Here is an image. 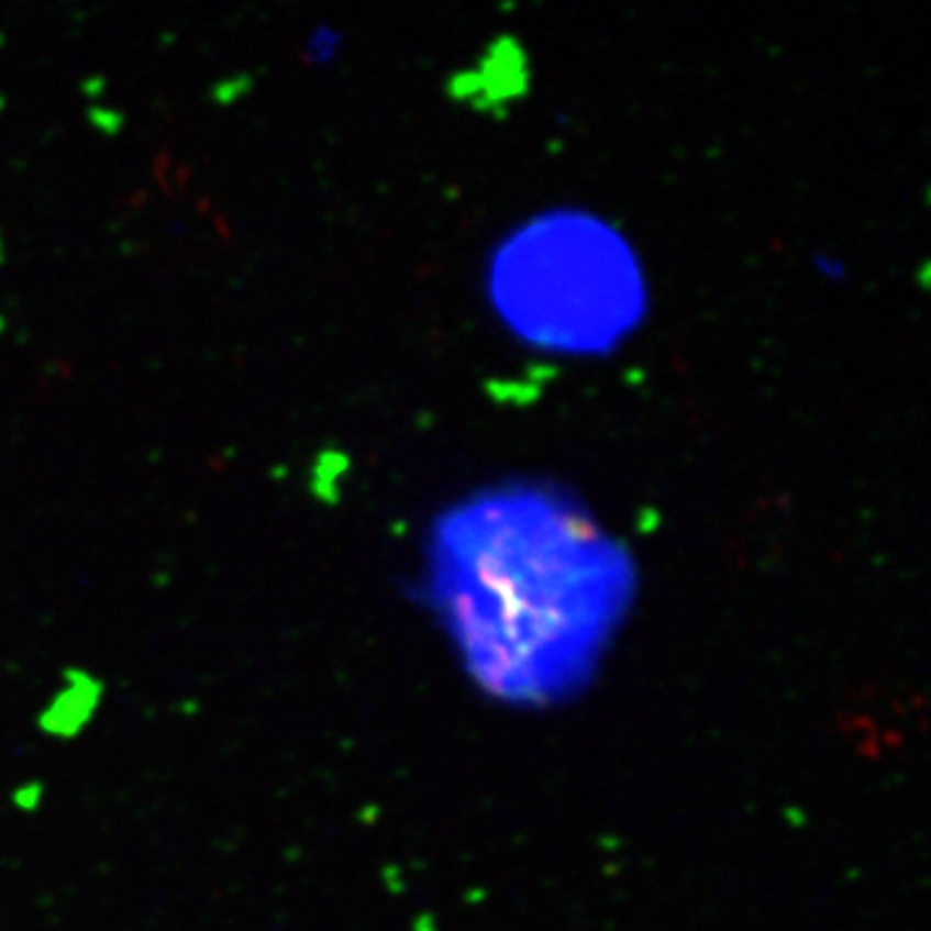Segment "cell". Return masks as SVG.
<instances>
[{
	"mask_svg": "<svg viewBox=\"0 0 931 931\" xmlns=\"http://www.w3.org/2000/svg\"><path fill=\"white\" fill-rule=\"evenodd\" d=\"M107 686L97 673L84 665H68L60 673V686L36 714V730L53 740H76L97 720L104 703Z\"/></svg>",
	"mask_w": 931,
	"mask_h": 931,
	"instance_id": "3",
	"label": "cell"
},
{
	"mask_svg": "<svg viewBox=\"0 0 931 931\" xmlns=\"http://www.w3.org/2000/svg\"><path fill=\"white\" fill-rule=\"evenodd\" d=\"M420 585L476 686L541 707L596 676L640 572L575 492L548 479H502L437 512Z\"/></svg>",
	"mask_w": 931,
	"mask_h": 931,
	"instance_id": "1",
	"label": "cell"
},
{
	"mask_svg": "<svg viewBox=\"0 0 931 931\" xmlns=\"http://www.w3.org/2000/svg\"><path fill=\"white\" fill-rule=\"evenodd\" d=\"M44 795H47V789H44V784L40 779L21 782L11 791V805H13V810L24 812V816H32V812L42 808Z\"/></svg>",
	"mask_w": 931,
	"mask_h": 931,
	"instance_id": "5",
	"label": "cell"
},
{
	"mask_svg": "<svg viewBox=\"0 0 931 931\" xmlns=\"http://www.w3.org/2000/svg\"><path fill=\"white\" fill-rule=\"evenodd\" d=\"M481 292L502 334L554 361H603L650 317L647 269L613 220L556 204L518 220L484 259Z\"/></svg>",
	"mask_w": 931,
	"mask_h": 931,
	"instance_id": "2",
	"label": "cell"
},
{
	"mask_svg": "<svg viewBox=\"0 0 931 931\" xmlns=\"http://www.w3.org/2000/svg\"><path fill=\"white\" fill-rule=\"evenodd\" d=\"M344 34L334 24H317L303 40V57L308 65H329L340 57Z\"/></svg>",
	"mask_w": 931,
	"mask_h": 931,
	"instance_id": "4",
	"label": "cell"
}]
</instances>
